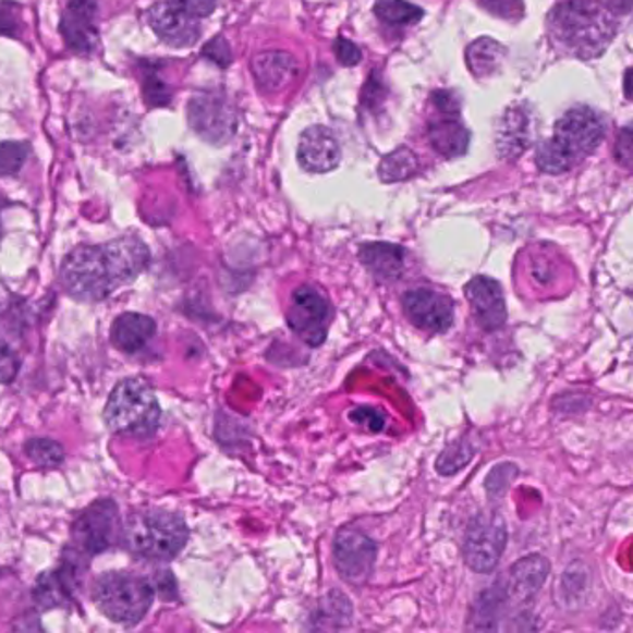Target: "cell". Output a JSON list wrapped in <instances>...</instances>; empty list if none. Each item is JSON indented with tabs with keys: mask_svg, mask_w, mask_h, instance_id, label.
<instances>
[{
	"mask_svg": "<svg viewBox=\"0 0 633 633\" xmlns=\"http://www.w3.org/2000/svg\"><path fill=\"white\" fill-rule=\"evenodd\" d=\"M166 2L179 8L181 12L188 13L195 20H205L216 10V0H166Z\"/></svg>",
	"mask_w": 633,
	"mask_h": 633,
	"instance_id": "8d00e7d4",
	"label": "cell"
},
{
	"mask_svg": "<svg viewBox=\"0 0 633 633\" xmlns=\"http://www.w3.org/2000/svg\"><path fill=\"white\" fill-rule=\"evenodd\" d=\"M332 556L334 567L345 582L363 585L370 580L376 567L377 545L366 533L345 527L334 537Z\"/></svg>",
	"mask_w": 633,
	"mask_h": 633,
	"instance_id": "8fae6325",
	"label": "cell"
},
{
	"mask_svg": "<svg viewBox=\"0 0 633 633\" xmlns=\"http://www.w3.org/2000/svg\"><path fill=\"white\" fill-rule=\"evenodd\" d=\"M151 253L138 236H123L105 245H81L65 257L60 281L81 302H101L147 270Z\"/></svg>",
	"mask_w": 633,
	"mask_h": 633,
	"instance_id": "6da1fadb",
	"label": "cell"
},
{
	"mask_svg": "<svg viewBox=\"0 0 633 633\" xmlns=\"http://www.w3.org/2000/svg\"><path fill=\"white\" fill-rule=\"evenodd\" d=\"M476 450V440H472L471 435L458 440V442H453L437 459V471L442 476H452V474H455V472L461 471L466 464L471 463V459L474 458Z\"/></svg>",
	"mask_w": 633,
	"mask_h": 633,
	"instance_id": "f1b7e54d",
	"label": "cell"
},
{
	"mask_svg": "<svg viewBox=\"0 0 633 633\" xmlns=\"http://www.w3.org/2000/svg\"><path fill=\"white\" fill-rule=\"evenodd\" d=\"M144 78V97L149 107H166L171 101V88L155 71H147Z\"/></svg>",
	"mask_w": 633,
	"mask_h": 633,
	"instance_id": "1f68e13d",
	"label": "cell"
},
{
	"mask_svg": "<svg viewBox=\"0 0 633 633\" xmlns=\"http://www.w3.org/2000/svg\"><path fill=\"white\" fill-rule=\"evenodd\" d=\"M532 144V118L524 107H511L503 113L498 132L496 147L508 160H516Z\"/></svg>",
	"mask_w": 633,
	"mask_h": 633,
	"instance_id": "d6986e66",
	"label": "cell"
},
{
	"mask_svg": "<svg viewBox=\"0 0 633 633\" xmlns=\"http://www.w3.org/2000/svg\"><path fill=\"white\" fill-rule=\"evenodd\" d=\"M617 31V13L600 0H567L548 15V32L556 49L580 60L602 57Z\"/></svg>",
	"mask_w": 633,
	"mask_h": 633,
	"instance_id": "7a4b0ae2",
	"label": "cell"
},
{
	"mask_svg": "<svg viewBox=\"0 0 633 633\" xmlns=\"http://www.w3.org/2000/svg\"><path fill=\"white\" fill-rule=\"evenodd\" d=\"M120 537V511L112 500H97L92 503L76 516L73 524L76 550L86 556L107 552Z\"/></svg>",
	"mask_w": 633,
	"mask_h": 633,
	"instance_id": "9c48e42d",
	"label": "cell"
},
{
	"mask_svg": "<svg viewBox=\"0 0 633 633\" xmlns=\"http://www.w3.org/2000/svg\"><path fill=\"white\" fill-rule=\"evenodd\" d=\"M548 574H550V563L543 556L535 553V556H527L516 561L506 580L509 600L514 598L516 602H532L543 589Z\"/></svg>",
	"mask_w": 633,
	"mask_h": 633,
	"instance_id": "ac0fdd59",
	"label": "cell"
},
{
	"mask_svg": "<svg viewBox=\"0 0 633 633\" xmlns=\"http://www.w3.org/2000/svg\"><path fill=\"white\" fill-rule=\"evenodd\" d=\"M157 332V321L151 316L139 313L121 314L113 321L112 342L118 350L136 353L151 342Z\"/></svg>",
	"mask_w": 633,
	"mask_h": 633,
	"instance_id": "44dd1931",
	"label": "cell"
},
{
	"mask_svg": "<svg viewBox=\"0 0 633 633\" xmlns=\"http://www.w3.org/2000/svg\"><path fill=\"white\" fill-rule=\"evenodd\" d=\"M331 318V303L321 290L313 284H302L292 292L287 320L290 329L311 348H318L326 342Z\"/></svg>",
	"mask_w": 633,
	"mask_h": 633,
	"instance_id": "ba28073f",
	"label": "cell"
},
{
	"mask_svg": "<svg viewBox=\"0 0 633 633\" xmlns=\"http://www.w3.org/2000/svg\"><path fill=\"white\" fill-rule=\"evenodd\" d=\"M630 81H632V71L628 70L626 75H624V94H626L628 99L632 97V89H630Z\"/></svg>",
	"mask_w": 633,
	"mask_h": 633,
	"instance_id": "ee69618b",
	"label": "cell"
},
{
	"mask_svg": "<svg viewBox=\"0 0 633 633\" xmlns=\"http://www.w3.org/2000/svg\"><path fill=\"white\" fill-rule=\"evenodd\" d=\"M188 526L179 514L147 509L132 514L121 529V543L134 556L151 561H171L188 543Z\"/></svg>",
	"mask_w": 633,
	"mask_h": 633,
	"instance_id": "3957f363",
	"label": "cell"
},
{
	"mask_svg": "<svg viewBox=\"0 0 633 633\" xmlns=\"http://www.w3.org/2000/svg\"><path fill=\"white\" fill-rule=\"evenodd\" d=\"M506 47L498 44L495 39L479 38L474 44L468 45L466 49V63L468 70L482 78V76H492L496 71L500 70L503 60H506Z\"/></svg>",
	"mask_w": 633,
	"mask_h": 633,
	"instance_id": "d4e9b609",
	"label": "cell"
},
{
	"mask_svg": "<svg viewBox=\"0 0 633 633\" xmlns=\"http://www.w3.org/2000/svg\"><path fill=\"white\" fill-rule=\"evenodd\" d=\"M519 474V468L511 463L498 464L490 471L487 482H485V489L492 498L495 496H502L509 489V485L513 483L514 477Z\"/></svg>",
	"mask_w": 633,
	"mask_h": 633,
	"instance_id": "d6a6232c",
	"label": "cell"
},
{
	"mask_svg": "<svg viewBox=\"0 0 633 633\" xmlns=\"http://www.w3.org/2000/svg\"><path fill=\"white\" fill-rule=\"evenodd\" d=\"M606 136V121L589 107H576L564 113L553 129L552 142L572 166L598 149Z\"/></svg>",
	"mask_w": 633,
	"mask_h": 633,
	"instance_id": "8992f818",
	"label": "cell"
},
{
	"mask_svg": "<svg viewBox=\"0 0 633 633\" xmlns=\"http://www.w3.org/2000/svg\"><path fill=\"white\" fill-rule=\"evenodd\" d=\"M31 155V145L25 142H2L0 144V176H15L23 170Z\"/></svg>",
	"mask_w": 633,
	"mask_h": 633,
	"instance_id": "4dcf8cb0",
	"label": "cell"
},
{
	"mask_svg": "<svg viewBox=\"0 0 633 633\" xmlns=\"http://www.w3.org/2000/svg\"><path fill=\"white\" fill-rule=\"evenodd\" d=\"M81 556L63 558V563L51 572H44L36 583L34 598L44 609L62 608L73 602L76 591L81 587L82 569L78 567Z\"/></svg>",
	"mask_w": 633,
	"mask_h": 633,
	"instance_id": "2e32d148",
	"label": "cell"
},
{
	"mask_svg": "<svg viewBox=\"0 0 633 633\" xmlns=\"http://www.w3.org/2000/svg\"><path fill=\"white\" fill-rule=\"evenodd\" d=\"M153 589L147 577L134 572H105L94 585V602L108 619L121 624H136L151 609Z\"/></svg>",
	"mask_w": 633,
	"mask_h": 633,
	"instance_id": "5b68a950",
	"label": "cell"
},
{
	"mask_svg": "<svg viewBox=\"0 0 633 633\" xmlns=\"http://www.w3.org/2000/svg\"><path fill=\"white\" fill-rule=\"evenodd\" d=\"M385 95V88H382V82L377 78L376 73L372 75L370 82L364 86V99H366V105L368 108H374L379 105Z\"/></svg>",
	"mask_w": 633,
	"mask_h": 633,
	"instance_id": "7bdbcfd3",
	"label": "cell"
},
{
	"mask_svg": "<svg viewBox=\"0 0 633 633\" xmlns=\"http://www.w3.org/2000/svg\"><path fill=\"white\" fill-rule=\"evenodd\" d=\"M416 170H418V157L407 147H400L381 158L377 175L382 182H402L413 176Z\"/></svg>",
	"mask_w": 633,
	"mask_h": 633,
	"instance_id": "83f0119b",
	"label": "cell"
},
{
	"mask_svg": "<svg viewBox=\"0 0 633 633\" xmlns=\"http://www.w3.org/2000/svg\"><path fill=\"white\" fill-rule=\"evenodd\" d=\"M15 8L12 4H0V34L4 36H17L20 34V20L15 17Z\"/></svg>",
	"mask_w": 633,
	"mask_h": 633,
	"instance_id": "60d3db41",
	"label": "cell"
},
{
	"mask_svg": "<svg viewBox=\"0 0 633 633\" xmlns=\"http://www.w3.org/2000/svg\"><path fill=\"white\" fill-rule=\"evenodd\" d=\"M353 422L361 426L368 427L370 431H382L385 429V414L379 413L377 409L358 407L350 414Z\"/></svg>",
	"mask_w": 633,
	"mask_h": 633,
	"instance_id": "74e56055",
	"label": "cell"
},
{
	"mask_svg": "<svg viewBox=\"0 0 633 633\" xmlns=\"http://www.w3.org/2000/svg\"><path fill=\"white\" fill-rule=\"evenodd\" d=\"M190 126L203 139L214 145H223L234 136L239 118L223 92H202L190 99Z\"/></svg>",
	"mask_w": 633,
	"mask_h": 633,
	"instance_id": "30bf717a",
	"label": "cell"
},
{
	"mask_svg": "<svg viewBox=\"0 0 633 633\" xmlns=\"http://www.w3.org/2000/svg\"><path fill=\"white\" fill-rule=\"evenodd\" d=\"M433 102H435V107H437L440 113L459 115V97L453 92H448V89L435 92L433 94Z\"/></svg>",
	"mask_w": 633,
	"mask_h": 633,
	"instance_id": "b9f144b4",
	"label": "cell"
},
{
	"mask_svg": "<svg viewBox=\"0 0 633 633\" xmlns=\"http://www.w3.org/2000/svg\"><path fill=\"white\" fill-rule=\"evenodd\" d=\"M464 294L471 303L477 324L485 331L495 332L502 329L508 320V307L500 282L490 277L477 276L464 287Z\"/></svg>",
	"mask_w": 633,
	"mask_h": 633,
	"instance_id": "9a60e30c",
	"label": "cell"
},
{
	"mask_svg": "<svg viewBox=\"0 0 633 633\" xmlns=\"http://www.w3.org/2000/svg\"><path fill=\"white\" fill-rule=\"evenodd\" d=\"M559 600L567 608L574 609L582 602L589 589V572L583 563H572L558 583Z\"/></svg>",
	"mask_w": 633,
	"mask_h": 633,
	"instance_id": "4316f807",
	"label": "cell"
},
{
	"mask_svg": "<svg viewBox=\"0 0 633 633\" xmlns=\"http://www.w3.org/2000/svg\"><path fill=\"white\" fill-rule=\"evenodd\" d=\"M509 595L506 580H498L482 591L472 606L471 628L474 630H498L500 617L508 608Z\"/></svg>",
	"mask_w": 633,
	"mask_h": 633,
	"instance_id": "cb8c5ba5",
	"label": "cell"
},
{
	"mask_svg": "<svg viewBox=\"0 0 633 633\" xmlns=\"http://www.w3.org/2000/svg\"><path fill=\"white\" fill-rule=\"evenodd\" d=\"M342 153L337 136L327 126H308L297 145V162L308 173H327L340 163Z\"/></svg>",
	"mask_w": 633,
	"mask_h": 633,
	"instance_id": "e0dca14e",
	"label": "cell"
},
{
	"mask_svg": "<svg viewBox=\"0 0 633 633\" xmlns=\"http://www.w3.org/2000/svg\"><path fill=\"white\" fill-rule=\"evenodd\" d=\"M26 455L39 468H57L63 463L65 453L62 445L51 439H32L25 446Z\"/></svg>",
	"mask_w": 633,
	"mask_h": 633,
	"instance_id": "f546056e",
	"label": "cell"
},
{
	"mask_svg": "<svg viewBox=\"0 0 633 633\" xmlns=\"http://www.w3.org/2000/svg\"><path fill=\"white\" fill-rule=\"evenodd\" d=\"M105 421L110 431L131 439H149L160 422L155 390L144 379L121 381L108 398Z\"/></svg>",
	"mask_w": 633,
	"mask_h": 633,
	"instance_id": "277c9868",
	"label": "cell"
},
{
	"mask_svg": "<svg viewBox=\"0 0 633 633\" xmlns=\"http://www.w3.org/2000/svg\"><path fill=\"white\" fill-rule=\"evenodd\" d=\"M97 0H70L63 12L60 31L71 51L88 57L99 45Z\"/></svg>",
	"mask_w": 633,
	"mask_h": 633,
	"instance_id": "4fadbf2b",
	"label": "cell"
},
{
	"mask_svg": "<svg viewBox=\"0 0 633 633\" xmlns=\"http://www.w3.org/2000/svg\"><path fill=\"white\" fill-rule=\"evenodd\" d=\"M20 374V358L17 353L7 342H0V382H12Z\"/></svg>",
	"mask_w": 633,
	"mask_h": 633,
	"instance_id": "d590c367",
	"label": "cell"
},
{
	"mask_svg": "<svg viewBox=\"0 0 633 633\" xmlns=\"http://www.w3.org/2000/svg\"><path fill=\"white\" fill-rule=\"evenodd\" d=\"M482 7L502 20H519L524 13L522 0H482Z\"/></svg>",
	"mask_w": 633,
	"mask_h": 633,
	"instance_id": "836d02e7",
	"label": "cell"
},
{
	"mask_svg": "<svg viewBox=\"0 0 633 633\" xmlns=\"http://www.w3.org/2000/svg\"><path fill=\"white\" fill-rule=\"evenodd\" d=\"M253 76L263 92H279L297 75L300 65L290 52L266 51L253 58Z\"/></svg>",
	"mask_w": 633,
	"mask_h": 633,
	"instance_id": "ffe728a7",
	"label": "cell"
},
{
	"mask_svg": "<svg viewBox=\"0 0 633 633\" xmlns=\"http://www.w3.org/2000/svg\"><path fill=\"white\" fill-rule=\"evenodd\" d=\"M427 139L433 149L445 158L461 157L468 149L471 132L453 113H442L440 120L427 125Z\"/></svg>",
	"mask_w": 633,
	"mask_h": 633,
	"instance_id": "7402d4cb",
	"label": "cell"
},
{
	"mask_svg": "<svg viewBox=\"0 0 633 633\" xmlns=\"http://www.w3.org/2000/svg\"><path fill=\"white\" fill-rule=\"evenodd\" d=\"M633 155V136L632 126L628 125L622 129L617 139V160L624 166V168H632Z\"/></svg>",
	"mask_w": 633,
	"mask_h": 633,
	"instance_id": "ab89813d",
	"label": "cell"
},
{
	"mask_svg": "<svg viewBox=\"0 0 633 633\" xmlns=\"http://www.w3.org/2000/svg\"><path fill=\"white\" fill-rule=\"evenodd\" d=\"M508 545V526L500 513H482L471 522L464 535V559L472 571H495Z\"/></svg>",
	"mask_w": 633,
	"mask_h": 633,
	"instance_id": "52a82bcc",
	"label": "cell"
},
{
	"mask_svg": "<svg viewBox=\"0 0 633 633\" xmlns=\"http://www.w3.org/2000/svg\"><path fill=\"white\" fill-rule=\"evenodd\" d=\"M334 54L339 58V62L342 65H357L363 58V52L358 49L357 45L350 41V39L339 38L334 41Z\"/></svg>",
	"mask_w": 633,
	"mask_h": 633,
	"instance_id": "f35d334b",
	"label": "cell"
},
{
	"mask_svg": "<svg viewBox=\"0 0 633 633\" xmlns=\"http://www.w3.org/2000/svg\"><path fill=\"white\" fill-rule=\"evenodd\" d=\"M203 57L208 58V60L216 63L218 68H229L232 62L231 47H229L226 39L218 36V38L210 39V41L203 47Z\"/></svg>",
	"mask_w": 633,
	"mask_h": 633,
	"instance_id": "e575fe53",
	"label": "cell"
},
{
	"mask_svg": "<svg viewBox=\"0 0 633 633\" xmlns=\"http://www.w3.org/2000/svg\"><path fill=\"white\" fill-rule=\"evenodd\" d=\"M358 257L364 266L382 282L400 279L405 268V249L400 245L385 244V242L366 244L361 247Z\"/></svg>",
	"mask_w": 633,
	"mask_h": 633,
	"instance_id": "603a6c76",
	"label": "cell"
},
{
	"mask_svg": "<svg viewBox=\"0 0 633 633\" xmlns=\"http://www.w3.org/2000/svg\"><path fill=\"white\" fill-rule=\"evenodd\" d=\"M374 12L377 20L392 28L416 25L424 17V10L407 0H377Z\"/></svg>",
	"mask_w": 633,
	"mask_h": 633,
	"instance_id": "484cf974",
	"label": "cell"
},
{
	"mask_svg": "<svg viewBox=\"0 0 633 633\" xmlns=\"http://www.w3.org/2000/svg\"><path fill=\"white\" fill-rule=\"evenodd\" d=\"M147 20L158 38L163 44L175 47V49H186L197 44L202 36V25L199 20H195L188 13L181 12L179 8L171 7L170 2H158L147 13Z\"/></svg>",
	"mask_w": 633,
	"mask_h": 633,
	"instance_id": "5bb4252c",
	"label": "cell"
},
{
	"mask_svg": "<svg viewBox=\"0 0 633 633\" xmlns=\"http://www.w3.org/2000/svg\"><path fill=\"white\" fill-rule=\"evenodd\" d=\"M7 205V199L4 197H0V216H2V208ZM0 239H2V221H0Z\"/></svg>",
	"mask_w": 633,
	"mask_h": 633,
	"instance_id": "f6af8a7d",
	"label": "cell"
},
{
	"mask_svg": "<svg viewBox=\"0 0 633 633\" xmlns=\"http://www.w3.org/2000/svg\"><path fill=\"white\" fill-rule=\"evenodd\" d=\"M403 313L421 331L440 334L453 326V302L431 289L411 290L403 295Z\"/></svg>",
	"mask_w": 633,
	"mask_h": 633,
	"instance_id": "7c38bea8",
	"label": "cell"
}]
</instances>
